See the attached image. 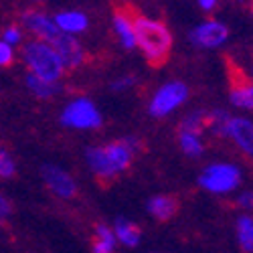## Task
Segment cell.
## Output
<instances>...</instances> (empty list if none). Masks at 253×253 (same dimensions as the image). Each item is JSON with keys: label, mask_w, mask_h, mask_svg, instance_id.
<instances>
[{"label": "cell", "mask_w": 253, "mask_h": 253, "mask_svg": "<svg viewBox=\"0 0 253 253\" xmlns=\"http://www.w3.org/2000/svg\"><path fill=\"white\" fill-rule=\"evenodd\" d=\"M12 63V49L6 41H0V67H8Z\"/></svg>", "instance_id": "24"}, {"label": "cell", "mask_w": 253, "mask_h": 253, "mask_svg": "<svg viewBox=\"0 0 253 253\" xmlns=\"http://www.w3.org/2000/svg\"><path fill=\"white\" fill-rule=\"evenodd\" d=\"M27 85H29V89H31L37 97H43V99H47V97H51V95H55V93L59 91L57 81L43 79V77H39V75H35V73H29V75H27Z\"/></svg>", "instance_id": "16"}, {"label": "cell", "mask_w": 253, "mask_h": 253, "mask_svg": "<svg viewBox=\"0 0 253 253\" xmlns=\"http://www.w3.org/2000/svg\"><path fill=\"white\" fill-rule=\"evenodd\" d=\"M237 239L243 251H253V219L241 217L237 221Z\"/></svg>", "instance_id": "18"}, {"label": "cell", "mask_w": 253, "mask_h": 253, "mask_svg": "<svg viewBox=\"0 0 253 253\" xmlns=\"http://www.w3.org/2000/svg\"><path fill=\"white\" fill-rule=\"evenodd\" d=\"M205 124H207V118H203L199 112H195V114L186 116V118L180 122V128H178V132L201 134V132H203V128H205Z\"/></svg>", "instance_id": "22"}, {"label": "cell", "mask_w": 253, "mask_h": 253, "mask_svg": "<svg viewBox=\"0 0 253 253\" xmlns=\"http://www.w3.org/2000/svg\"><path fill=\"white\" fill-rule=\"evenodd\" d=\"M180 148L188 156H199L203 152V144L199 140V134L191 132H180Z\"/></svg>", "instance_id": "21"}, {"label": "cell", "mask_w": 253, "mask_h": 253, "mask_svg": "<svg viewBox=\"0 0 253 253\" xmlns=\"http://www.w3.org/2000/svg\"><path fill=\"white\" fill-rule=\"evenodd\" d=\"M61 120L65 126L77 128V130H91V128H99L101 126V116L89 99H77L69 103L65 112H63Z\"/></svg>", "instance_id": "4"}, {"label": "cell", "mask_w": 253, "mask_h": 253, "mask_svg": "<svg viewBox=\"0 0 253 253\" xmlns=\"http://www.w3.org/2000/svg\"><path fill=\"white\" fill-rule=\"evenodd\" d=\"M138 10L128 4V2H114V25L118 31V37L122 41V45L126 49H132L136 45V18H138Z\"/></svg>", "instance_id": "7"}, {"label": "cell", "mask_w": 253, "mask_h": 253, "mask_svg": "<svg viewBox=\"0 0 253 253\" xmlns=\"http://www.w3.org/2000/svg\"><path fill=\"white\" fill-rule=\"evenodd\" d=\"M114 235H112V231L105 227V225H97V241L93 245V251L97 253H110L114 249Z\"/></svg>", "instance_id": "20"}, {"label": "cell", "mask_w": 253, "mask_h": 253, "mask_svg": "<svg viewBox=\"0 0 253 253\" xmlns=\"http://www.w3.org/2000/svg\"><path fill=\"white\" fill-rule=\"evenodd\" d=\"M229 136L233 138L249 156H253V122L243 120V118H231Z\"/></svg>", "instance_id": "13"}, {"label": "cell", "mask_w": 253, "mask_h": 253, "mask_svg": "<svg viewBox=\"0 0 253 253\" xmlns=\"http://www.w3.org/2000/svg\"><path fill=\"white\" fill-rule=\"evenodd\" d=\"M4 41H6L8 45H16L18 41H20V31H18L16 27L6 29V31H4Z\"/></svg>", "instance_id": "25"}, {"label": "cell", "mask_w": 253, "mask_h": 253, "mask_svg": "<svg viewBox=\"0 0 253 253\" xmlns=\"http://www.w3.org/2000/svg\"><path fill=\"white\" fill-rule=\"evenodd\" d=\"M227 37H229L227 27L211 20V23H205V25H199L197 29H193L191 43L199 49H215L225 43Z\"/></svg>", "instance_id": "9"}, {"label": "cell", "mask_w": 253, "mask_h": 253, "mask_svg": "<svg viewBox=\"0 0 253 253\" xmlns=\"http://www.w3.org/2000/svg\"><path fill=\"white\" fill-rule=\"evenodd\" d=\"M41 174H43L47 186L51 191L61 197V199H71L77 195V186H75V180L71 178V174H67L63 168L55 166V164H45L41 168Z\"/></svg>", "instance_id": "8"}, {"label": "cell", "mask_w": 253, "mask_h": 253, "mask_svg": "<svg viewBox=\"0 0 253 253\" xmlns=\"http://www.w3.org/2000/svg\"><path fill=\"white\" fill-rule=\"evenodd\" d=\"M23 23L29 31H33L41 41H47V43H51V41L61 33V29L57 27L55 20H51L47 14L39 12V10H27L23 14Z\"/></svg>", "instance_id": "11"}, {"label": "cell", "mask_w": 253, "mask_h": 253, "mask_svg": "<svg viewBox=\"0 0 253 253\" xmlns=\"http://www.w3.org/2000/svg\"><path fill=\"white\" fill-rule=\"evenodd\" d=\"M227 75H229V95L237 108L253 112V81L239 69L237 63L227 59Z\"/></svg>", "instance_id": "5"}, {"label": "cell", "mask_w": 253, "mask_h": 253, "mask_svg": "<svg viewBox=\"0 0 253 253\" xmlns=\"http://www.w3.org/2000/svg\"><path fill=\"white\" fill-rule=\"evenodd\" d=\"M199 4L203 10H213L215 4H217V0H199Z\"/></svg>", "instance_id": "29"}, {"label": "cell", "mask_w": 253, "mask_h": 253, "mask_svg": "<svg viewBox=\"0 0 253 253\" xmlns=\"http://www.w3.org/2000/svg\"><path fill=\"white\" fill-rule=\"evenodd\" d=\"M49 45L57 51V55L61 57V61H63V65L65 67H79L83 63V57H85L83 55V49L69 33L61 31Z\"/></svg>", "instance_id": "10"}, {"label": "cell", "mask_w": 253, "mask_h": 253, "mask_svg": "<svg viewBox=\"0 0 253 253\" xmlns=\"http://www.w3.org/2000/svg\"><path fill=\"white\" fill-rule=\"evenodd\" d=\"M134 33H136V43L142 49L144 57L148 59L150 67H154V69L162 67L168 61V57H170V49H172L170 31L162 23H158V20L138 16Z\"/></svg>", "instance_id": "1"}, {"label": "cell", "mask_w": 253, "mask_h": 253, "mask_svg": "<svg viewBox=\"0 0 253 253\" xmlns=\"http://www.w3.org/2000/svg\"><path fill=\"white\" fill-rule=\"evenodd\" d=\"M116 235L124 245H128V247H134V245L140 243V229H138L136 223H132L128 219H118L116 221Z\"/></svg>", "instance_id": "17"}, {"label": "cell", "mask_w": 253, "mask_h": 253, "mask_svg": "<svg viewBox=\"0 0 253 253\" xmlns=\"http://www.w3.org/2000/svg\"><path fill=\"white\" fill-rule=\"evenodd\" d=\"M186 95H188V87L184 85V83H180V81L168 83V85H164L154 95V99L150 103V114L154 118L166 116L168 112H172L174 108H178V105L186 99Z\"/></svg>", "instance_id": "6"}, {"label": "cell", "mask_w": 253, "mask_h": 253, "mask_svg": "<svg viewBox=\"0 0 253 253\" xmlns=\"http://www.w3.org/2000/svg\"><path fill=\"white\" fill-rule=\"evenodd\" d=\"M241 174L231 164H213L199 176V184L211 193H229L239 184Z\"/></svg>", "instance_id": "3"}, {"label": "cell", "mask_w": 253, "mask_h": 253, "mask_svg": "<svg viewBox=\"0 0 253 253\" xmlns=\"http://www.w3.org/2000/svg\"><path fill=\"white\" fill-rule=\"evenodd\" d=\"M132 83H134V77H122V79H118L116 83H114V85H112V89H124V87H128V85H132Z\"/></svg>", "instance_id": "26"}, {"label": "cell", "mask_w": 253, "mask_h": 253, "mask_svg": "<svg viewBox=\"0 0 253 253\" xmlns=\"http://www.w3.org/2000/svg\"><path fill=\"white\" fill-rule=\"evenodd\" d=\"M229 122H231L229 114L227 112H221V110L219 112H213V114L207 118V126L215 134H219V136H229Z\"/></svg>", "instance_id": "19"}, {"label": "cell", "mask_w": 253, "mask_h": 253, "mask_svg": "<svg viewBox=\"0 0 253 253\" xmlns=\"http://www.w3.org/2000/svg\"><path fill=\"white\" fill-rule=\"evenodd\" d=\"M10 213V205H8V201H4L2 197H0V217H6Z\"/></svg>", "instance_id": "28"}, {"label": "cell", "mask_w": 253, "mask_h": 253, "mask_svg": "<svg viewBox=\"0 0 253 253\" xmlns=\"http://www.w3.org/2000/svg\"><path fill=\"white\" fill-rule=\"evenodd\" d=\"M251 10H253V4H251Z\"/></svg>", "instance_id": "30"}, {"label": "cell", "mask_w": 253, "mask_h": 253, "mask_svg": "<svg viewBox=\"0 0 253 253\" xmlns=\"http://www.w3.org/2000/svg\"><path fill=\"white\" fill-rule=\"evenodd\" d=\"M85 158L89 162V168L93 170V174L101 182H110L118 174V170L112 166V162H110V158H108V154H105L103 148H89L85 152Z\"/></svg>", "instance_id": "12"}, {"label": "cell", "mask_w": 253, "mask_h": 253, "mask_svg": "<svg viewBox=\"0 0 253 253\" xmlns=\"http://www.w3.org/2000/svg\"><path fill=\"white\" fill-rule=\"evenodd\" d=\"M55 23L65 33H81L87 29V16L81 12H61L55 16Z\"/></svg>", "instance_id": "15"}, {"label": "cell", "mask_w": 253, "mask_h": 253, "mask_svg": "<svg viewBox=\"0 0 253 253\" xmlns=\"http://www.w3.org/2000/svg\"><path fill=\"white\" fill-rule=\"evenodd\" d=\"M25 61L31 69V73L49 79V81H57L63 75V65L61 57L57 55V51L47 43V41H33L25 47Z\"/></svg>", "instance_id": "2"}, {"label": "cell", "mask_w": 253, "mask_h": 253, "mask_svg": "<svg viewBox=\"0 0 253 253\" xmlns=\"http://www.w3.org/2000/svg\"><path fill=\"white\" fill-rule=\"evenodd\" d=\"M239 205L245 207V209L253 207V195H249V193H247V195H241V197H239Z\"/></svg>", "instance_id": "27"}, {"label": "cell", "mask_w": 253, "mask_h": 253, "mask_svg": "<svg viewBox=\"0 0 253 253\" xmlns=\"http://www.w3.org/2000/svg\"><path fill=\"white\" fill-rule=\"evenodd\" d=\"M0 176L2 178L14 176V162H12L10 154H6L4 150H0Z\"/></svg>", "instance_id": "23"}, {"label": "cell", "mask_w": 253, "mask_h": 253, "mask_svg": "<svg viewBox=\"0 0 253 253\" xmlns=\"http://www.w3.org/2000/svg\"><path fill=\"white\" fill-rule=\"evenodd\" d=\"M148 211H150V215L156 221L166 223V221H170L176 215V211H178V199H174L170 195H158L152 201H148Z\"/></svg>", "instance_id": "14"}]
</instances>
